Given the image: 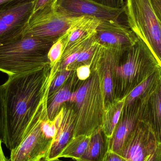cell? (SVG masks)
Wrapping results in <instances>:
<instances>
[{
  "label": "cell",
  "instance_id": "obj_1",
  "mask_svg": "<svg viewBox=\"0 0 161 161\" xmlns=\"http://www.w3.org/2000/svg\"><path fill=\"white\" fill-rule=\"evenodd\" d=\"M58 66L8 77L3 84L4 131L2 143L10 151L23 139L46 90L58 73Z\"/></svg>",
  "mask_w": 161,
  "mask_h": 161
},
{
  "label": "cell",
  "instance_id": "obj_2",
  "mask_svg": "<svg viewBox=\"0 0 161 161\" xmlns=\"http://www.w3.org/2000/svg\"><path fill=\"white\" fill-rule=\"evenodd\" d=\"M54 42L21 36L0 45V71L8 77L42 70L50 66L47 53Z\"/></svg>",
  "mask_w": 161,
  "mask_h": 161
},
{
  "label": "cell",
  "instance_id": "obj_3",
  "mask_svg": "<svg viewBox=\"0 0 161 161\" xmlns=\"http://www.w3.org/2000/svg\"><path fill=\"white\" fill-rule=\"evenodd\" d=\"M159 67L158 62L146 44L138 41L125 52L115 69V98L124 99Z\"/></svg>",
  "mask_w": 161,
  "mask_h": 161
},
{
  "label": "cell",
  "instance_id": "obj_4",
  "mask_svg": "<svg viewBox=\"0 0 161 161\" xmlns=\"http://www.w3.org/2000/svg\"><path fill=\"white\" fill-rule=\"evenodd\" d=\"M91 71L90 77L73 93L71 103H74L76 114L73 138L82 135L91 136L101 126L104 97L97 71Z\"/></svg>",
  "mask_w": 161,
  "mask_h": 161
},
{
  "label": "cell",
  "instance_id": "obj_5",
  "mask_svg": "<svg viewBox=\"0 0 161 161\" xmlns=\"http://www.w3.org/2000/svg\"><path fill=\"white\" fill-rule=\"evenodd\" d=\"M49 89L40 102L23 139L16 148L10 151L9 161H42L47 159L54 138L42 125L48 115Z\"/></svg>",
  "mask_w": 161,
  "mask_h": 161
},
{
  "label": "cell",
  "instance_id": "obj_6",
  "mask_svg": "<svg viewBox=\"0 0 161 161\" xmlns=\"http://www.w3.org/2000/svg\"><path fill=\"white\" fill-rule=\"evenodd\" d=\"M125 12L129 27L148 46L161 68V23L150 0H127Z\"/></svg>",
  "mask_w": 161,
  "mask_h": 161
},
{
  "label": "cell",
  "instance_id": "obj_7",
  "mask_svg": "<svg viewBox=\"0 0 161 161\" xmlns=\"http://www.w3.org/2000/svg\"><path fill=\"white\" fill-rule=\"evenodd\" d=\"M125 7L121 9L108 8L91 0H58L56 12L68 18L90 16L100 21H118L125 12Z\"/></svg>",
  "mask_w": 161,
  "mask_h": 161
},
{
  "label": "cell",
  "instance_id": "obj_8",
  "mask_svg": "<svg viewBox=\"0 0 161 161\" xmlns=\"http://www.w3.org/2000/svg\"><path fill=\"white\" fill-rule=\"evenodd\" d=\"M125 52L103 47L91 67V70L97 71L100 79L105 105L115 98L114 75Z\"/></svg>",
  "mask_w": 161,
  "mask_h": 161
},
{
  "label": "cell",
  "instance_id": "obj_9",
  "mask_svg": "<svg viewBox=\"0 0 161 161\" xmlns=\"http://www.w3.org/2000/svg\"><path fill=\"white\" fill-rule=\"evenodd\" d=\"M34 8L33 1L0 11V45L22 36Z\"/></svg>",
  "mask_w": 161,
  "mask_h": 161
},
{
  "label": "cell",
  "instance_id": "obj_10",
  "mask_svg": "<svg viewBox=\"0 0 161 161\" xmlns=\"http://www.w3.org/2000/svg\"><path fill=\"white\" fill-rule=\"evenodd\" d=\"M96 40L102 47L126 52L138 40L129 26L118 21H99L95 34Z\"/></svg>",
  "mask_w": 161,
  "mask_h": 161
},
{
  "label": "cell",
  "instance_id": "obj_11",
  "mask_svg": "<svg viewBox=\"0 0 161 161\" xmlns=\"http://www.w3.org/2000/svg\"><path fill=\"white\" fill-rule=\"evenodd\" d=\"M145 99L125 105L118 124L109 138L108 150L122 156L129 139L141 119Z\"/></svg>",
  "mask_w": 161,
  "mask_h": 161
},
{
  "label": "cell",
  "instance_id": "obj_12",
  "mask_svg": "<svg viewBox=\"0 0 161 161\" xmlns=\"http://www.w3.org/2000/svg\"><path fill=\"white\" fill-rule=\"evenodd\" d=\"M158 143L150 127L140 120L129 139L122 157L127 161H146Z\"/></svg>",
  "mask_w": 161,
  "mask_h": 161
},
{
  "label": "cell",
  "instance_id": "obj_13",
  "mask_svg": "<svg viewBox=\"0 0 161 161\" xmlns=\"http://www.w3.org/2000/svg\"><path fill=\"white\" fill-rule=\"evenodd\" d=\"M78 18H68L56 12L45 19L27 25L22 36L41 38L55 42L68 32Z\"/></svg>",
  "mask_w": 161,
  "mask_h": 161
},
{
  "label": "cell",
  "instance_id": "obj_14",
  "mask_svg": "<svg viewBox=\"0 0 161 161\" xmlns=\"http://www.w3.org/2000/svg\"><path fill=\"white\" fill-rule=\"evenodd\" d=\"M99 21L90 16H83L76 19L66 34L63 54L60 61L86 44L88 40L95 33Z\"/></svg>",
  "mask_w": 161,
  "mask_h": 161
},
{
  "label": "cell",
  "instance_id": "obj_15",
  "mask_svg": "<svg viewBox=\"0 0 161 161\" xmlns=\"http://www.w3.org/2000/svg\"><path fill=\"white\" fill-rule=\"evenodd\" d=\"M59 120L57 131L53 139V145L46 160L58 159L67 145L73 139L76 114L74 108L62 105L58 112Z\"/></svg>",
  "mask_w": 161,
  "mask_h": 161
},
{
  "label": "cell",
  "instance_id": "obj_16",
  "mask_svg": "<svg viewBox=\"0 0 161 161\" xmlns=\"http://www.w3.org/2000/svg\"><path fill=\"white\" fill-rule=\"evenodd\" d=\"M140 120L149 125L158 142L161 143V79L155 90L144 100Z\"/></svg>",
  "mask_w": 161,
  "mask_h": 161
},
{
  "label": "cell",
  "instance_id": "obj_17",
  "mask_svg": "<svg viewBox=\"0 0 161 161\" xmlns=\"http://www.w3.org/2000/svg\"><path fill=\"white\" fill-rule=\"evenodd\" d=\"M76 71L67 80L64 84L51 96L49 97L47 114L50 120H53L66 102H71L73 97L72 88L75 84Z\"/></svg>",
  "mask_w": 161,
  "mask_h": 161
},
{
  "label": "cell",
  "instance_id": "obj_18",
  "mask_svg": "<svg viewBox=\"0 0 161 161\" xmlns=\"http://www.w3.org/2000/svg\"><path fill=\"white\" fill-rule=\"evenodd\" d=\"M109 138L99 127L91 135L86 154L77 161H103L109 149Z\"/></svg>",
  "mask_w": 161,
  "mask_h": 161
},
{
  "label": "cell",
  "instance_id": "obj_19",
  "mask_svg": "<svg viewBox=\"0 0 161 161\" xmlns=\"http://www.w3.org/2000/svg\"><path fill=\"white\" fill-rule=\"evenodd\" d=\"M125 103V98H124L116 99L105 105L101 127L109 138L112 136L118 124Z\"/></svg>",
  "mask_w": 161,
  "mask_h": 161
},
{
  "label": "cell",
  "instance_id": "obj_20",
  "mask_svg": "<svg viewBox=\"0 0 161 161\" xmlns=\"http://www.w3.org/2000/svg\"><path fill=\"white\" fill-rule=\"evenodd\" d=\"M161 79V68L159 67L130 93L125 98V105L147 98L156 89Z\"/></svg>",
  "mask_w": 161,
  "mask_h": 161
},
{
  "label": "cell",
  "instance_id": "obj_21",
  "mask_svg": "<svg viewBox=\"0 0 161 161\" xmlns=\"http://www.w3.org/2000/svg\"><path fill=\"white\" fill-rule=\"evenodd\" d=\"M91 136L80 135L73 138L63 149L58 158H69L78 161L85 155L88 150Z\"/></svg>",
  "mask_w": 161,
  "mask_h": 161
},
{
  "label": "cell",
  "instance_id": "obj_22",
  "mask_svg": "<svg viewBox=\"0 0 161 161\" xmlns=\"http://www.w3.org/2000/svg\"><path fill=\"white\" fill-rule=\"evenodd\" d=\"M102 47L96 40L94 34L89 40L77 59L66 69L75 70L77 68L82 65L88 64H92V65L95 58Z\"/></svg>",
  "mask_w": 161,
  "mask_h": 161
},
{
  "label": "cell",
  "instance_id": "obj_23",
  "mask_svg": "<svg viewBox=\"0 0 161 161\" xmlns=\"http://www.w3.org/2000/svg\"><path fill=\"white\" fill-rule=\"evenodd\" d=\"M58 0H33V14L28 24H32L45 19L56 13Z\"/></svg>",
  "mask_w": 161,
  "mask_h": 161
},
{
  "label": "cell",
  "instance_id": "obj_24",
  "mask_svg": "<svg viewBox=\"0 0 161 161\" xmlns=\"http://www.w3.org/2000/svg\"><path fill=\"white\" fill-rule=\"evenodd\" d=\"M66 34L55 42L47 53V58L51 67L58 66L63 54Z\"/></svg>",
  "mask_w": 161,
  "mask_h": 161
},
{
  "label": "cell",
  "instance_id": "obj_25",
  "mask_svg": "<svg viewBox=\"0 0 161 161\" xmlns=\"http://www.w3.org/2000/svg\"><path fill=\"white\" fill-rule=\"evenodd\" d=\"M75 72V70L67 69L58 72L54 79L52 81L50 85L49 97L56 92Z\"/></svg>",
  "mask_w": 161,
  "mask_h": 161
},
{
  "label": "cell",
  "instance_id": "obj_26",
  "mask_svg": "<svg viewBox=\"0 0 161 161\" xmlns=\"http://www.w3.org/2000/svg\"><path fill=\"white\" fill-rule=\"evenodd\" d=\"M4 131V101L3 85H0V140L3 141Z\"/></svg>",
  "mask_w": 161,
  "mask_h": 161
},
{
  "label": "cell",
  "instance_id": "obj_27",
  "mask_svg": "<svg viewBox=\"0 0 161 161\" xmlns=\"http://www.w3.org/2000/svg\"><path fill=\"white\" fill-rule=\"evenodd\" d=\"M100 5L113 9H121L125 7L124 0H91Z\"/></svg>",
  "mask_w": 161,
  "mask_h": 161
},
{
  "label": "cell",
  "instance_id": "obj_28",
  "mask_svg": "<svg viewBox=\"0 0 161 161\" xmlns=\"http://www.w3.org/2000/svg\"><path fill=\"white\" fill-rule=\"evenodd\" d=\"M92 64L82 65L75 70L77 77L79 80L85 81L90 77L91 75Z\"/></svg>",
  "mask_w": 161,
  "mask_h": 161
},
{
  "label": "cell",
  "instance_id": "obj_29",
  "mask_svg": "<svg viewBox=\"0 0 161 161\" xmlns=\"http://www.w3.org/2000/svg\"><path fill=\"white\" fill-rule=\"evenodd\" d=\"M32 1L33 0H0V11Z\"/></svg>",
  "mask_w": 161,
  "mask_h": 161
},
{
  "label": "cell",
  "instance_id": "obj_30",
  "mask_svg": "<svg viewBox=\"0 0 161 161\" xmlns=\"http://www.w3.org/2000/svg\"><path fill=\"white\" fill-rule=\"evenodd\" d=\"M103 161H127L126 159L121 155L113 152L111 150H108L106 153Z\"/></svg>",
  "mask_w": 161,
  "mask_h": 161
},
{
  "label": "cell",
  "instance_id": "obj_31",
  "mask_svg": "<svg viewBox=\"0 0 161 161\" xmlns=\"http://www.w3.org/2000/svg\"><path fill=\"white\" fill-rule=\"evenodd\" d=\"M146 161H161V143L158 142L154 151Z\"/></svg>",
  "mask_w": 161,
  "mask_h": 161
},
{
  "label": "cell",
  "instance_id": "obj_32",
  "mask_svg": "<svg viewBox=\"0 0 161 161\" xmlns=\"http://www.w3.org/2000/svg\"><path fill=\"white\" fill-rule=\"evenodd\" d=\"M154 12L161 23V0H150Z\"/></svg>",
  "mask_w": 161,
  "mask_h": 161
},
{
  "label": "cell",
  "instance_id": "obj_33",
  "mask_svg": "<svg viewBox=\"0 0 161 161\" xmlns=\"http://www.w3.org/2000/svg\"><path fill=\"white\" fill-rule=\"evenodd\" d=\"M2 140H0V161H9V159H8L4 154L2 148Z\"/></svg>",
  "mask_w": 161,
  "mask_h": 161
},
{
  "label": "cell",
  "instance_id": "obj_34",
  "mask_svg": "<svg viewBox=\"0 0 161 161\" xmlns=\"http://www.w3.org/2000/svg\"><path fill=\"white\" fill-rule=\"evenodd\" d=\"M42 161H47L46 160H43ZM50 161H76L75 160H70V161H65V160H62L60 159V158L56 159Z\"/></svg>",
  "mask_w": 161,
  "mask_h": 161
}]
</instances>
